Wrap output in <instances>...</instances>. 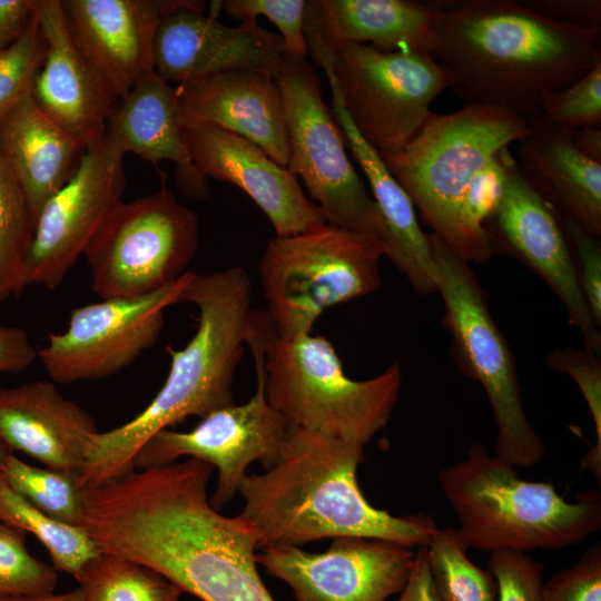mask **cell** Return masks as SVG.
Instances as JSON below:
<instances>
[{
	"label": "cell",
	"instance_id": "ee69618b",
	"mask_svg": "<svg viewBox=\"0 0 601 601\" xmlns=\"http://www.w3.org/2000/svg\"><path fill=\"white\" fill-rule=\"evenodd\" d=\"M35 13V0H0V50L14 43Z\"/></svg>",
	"mask_w": 601,
	"mask_h": 601
},
{
	"label": "cell",
	"instance_id": "7dc6e473",
	"mask_svg": "<svg viewBox=\"0 0 601 601\" xmlns=\"http://www.w3.org/2000/svg\"><path fill=\"white\" fill-rule=\"evenodd\" d=\"M0 601H83L81 590L79 588L61 594H46L37 597H19L6 598Z\"/></svg>",
	"mask_w": 601,
	"mask_h": 601
},
{
	"label": "cell",
	"instance_id": "e575fe53",
	"mask_svg": "<svg viewBox=\"0 0 601 601\" xmlns=\"http://www.w3.org/2000/svg\"><path fill=\"white\" fill-rule=\"evenodd\" d=\"M45 52L46 41L35 10L21 37L0 50V118L32 93Z\"/></svg>",
	"mask_w": 601,
	"mask_h": 601
},
{
	"label": "cell",
	"instance_id": "f546056e",
	"mask_svg": "<svg viewBox=\"0 0 601 601\" xmlns=\"http://www.w3.org/2000/svg\"><path fill=\"white\" fill-rule=\"evenodd\" d=\"M83 601H178L181 590L159 572L100 552L77 579Z\"/></svg>",
	"mask_w": 601,
	"mask_h": 601
},
{
	"label": "cell",
	"instance_id": "44dd1931",
	"mask_svg": "<svg viewBox=\"0 0 601 601\" xmlns=\"http://www.w3.org/2000/svg\"><path fill=\"white\" fill-rule=\"evenodd\" d=\"M35 10L46 52L32 97L52 121L90 147L105 135L119 98L77 47L61 0H35Z\"/></svg>",
	"mask_w": 601,
	"mask_h": 601
},
{
	"label": "cell",
	"instance_id": "8fae6325",
	"mask_svg": "<svg viewBox=\"0 0 601 601\" xmlns=\"http://www.w3.org/2000/svg\"><path fill=\"white\" fill-rule=\"evenodd\" d=\"M289 145L287 168L300 177L328 225L372 237L383 250L382 215L345 151L321 78L306 59L284 53L275 71Z\"/></svg>",
	"mask_w": 601,
	"mask_h": 601
},
{
	"label": "cell",
	"instance_id": "8d00e7d4",
	"mask_svg": "<svg viewBox=\"0 0 601 601\" xmlns=\"http://www.w3.org/2000/svg\"><path fill=\"white\" fill-rule=\"evenodd\" d=\"M213 4L227 17L243 21L266 17L280 32L284 53L306 59L305 17L308 1L305 0H223Z\"/></svg>",
	"mask_w": 601,
	"mask_h": 601
},
{
	"label": "cell",
	"instance_id": "ac0fdd59",
	"mask_svg": "<svg viewBox=\"0 0 601 601\" xmlns=\"http://www.w3.org/2000/svg\"><path fill=\"white\" fill-rule=\"evenodd\" d=\"M205 9L204 1L176 0L161 16L154 39V71L160 78L180 85L244 68L275 75L284 55L279 35L257 20L226 26Z\"/></svg>",
	"mask_w": 601,
	"mask_h": 601
},
{
	"label": "cell",
	"instance_id": "7c38bea8",
	"mask_svg": "<svg viewBox=\"0 0 601 601\" xmlns=\"http://www.w3.org/2000/svg\"><path fill=\"white\" fill-rule=\"evenodd\" d=\"M198 217L165 186L120 201L83 256L101 299L152 293L181 277L198 248Z\"/></svg>",
	"mask_w": 601,
	"mask_h": 601
},
{
	"label": "cell",
	"instance_id": "d590c367",
	"mask_svg": "<svg viewBox=\"0 0 601 601\" xmlns=\"http://www.w3.org/2000/svg\"><path fill=\"white\" fill-rule=\"evenodd\" d=\"M548 365L555 372L566 374L579 386L592 416L597 442L582 459V467L591 471L601 482V363L600 357L572 346L551 352Z\"/></svg>",
	"mask_w": 601,
	"mask_h": 601
},
{
	"label": "cell",
	"instance_id": "5bb4252c",
	"mask_svg": "<svg viewBox=\"0 0 601 601\" xmlns=\"http://www.w3.org/2000/svg\"><path fill=\"white\" fill-rule=\"evenodd\" d=\"M194 272L152 293L108 298L71 311L68 328L50 333L38 352L53 383L109 377L132 364L159 338L165 311L180 303Z\"/></svg>",
	"mask_w": 601,
	"mask_h": 601
},
{
	"label": "cell",
	"instance_id": "8992f818",
	"mask_svg": "<svg viewBox=\"0 0 601 601\" xmlns=\"http://www.w3.org/2000/svg\"><path fill=\"white\" fill-rule=\"evenodd\" d=\"M270 319V318H269ZM397 363L363 381L349 378L324 336L264 337V392L290 426L365 447L383 430L402 387Z\"/></svg>",
	"mask_w": 601,
	"mask_h": 601
},
{
	"label": "cell",
	"instance_id": "f6af8a7d",
	"mask_svg": "<svg viewBox=\"0 0 601 601\" xmlns=\"http://www.w3.org/2000/svg\"><path fill=\"white\" fill-rule=\"evenodd\" d=\"M393 601H439L433 589L424 546L416 548L407 582Z\"/></svg>",
	"mask_w": 601,
	"mask_h": 601
},
{
	"label": "cell",
	"instance_id": "603a6c76",
	"mask_svg": "<svg viewBox=\"0 0 601 601\" xmlns=\"http://www.w3.org/2000/svg\"><path fill=\"white\" fill-rule=\"evenodd\" d=\"M98 432L95 418L61 395L52 381L0 387V435L12 453L79 474Z\"/></svg>",
	"mask_w": 601,
	"mask_h": 601
},
{
	"label": "cell",
	"instance_id": "d6986e66",
	"mask_svg": "<svg viewBox=\"0 0 601 601\" xmlns=\"http://www.w3.org/2000/svg\"><path fill=\"white\" fill-rule=\"evenodd\" d=\"M183 134L199 173L242 189L266 215L276 236L326 224L297 177L254 142L205 125H183Z\"/></svg>",
	"mask_w": 601,
	"mask_h": 601
},
{
	"label": "cell",
	"instance_id": "4dcf8cb0",
	"mask_svg": "<svg viewBox=\"0 0 601 601\" xmlns=\"http://www.w3.org/2000/svg\"><path fill=\"white\" fill-rule=\"evenodd\" d=\"M424 549L439 601H496L493 574L469 559L456 528H439Z\"/></svg>",
	"mask_w": 601,
	"mask_h": 601
},
{
	"label": "cell",
	"instance_id": "74e56055",
	"mask_svg": "<svg viewBox=\"0 0 601 601\" xmlns=\"http://www.w3.org/2000/svg\"><path fill=\"white\" fill-rule=\"evenodd\" d=\"M540 114L570 130L601 126V60L571 86L546 91L541 100Z\"/></svg>",
	"mask_w": 601,
	"mask_h": 601
},
{
	"label": "cell",
	"instance_id": "cb8c5ba5",
	"mask_svg": "<svg viewBox=\"0 0 601 601\" xmlns=\"http://www.w3.org/2000/svg\"><path fill=\"white\" fill-rule=\"evenodd\" d=\"M105 134L125 155L136 154L157 170L164 160L174 162L177 187L186 197H209L208 178L195 166L184 139L176 87L155 71L119 99Z\"/></svg>",
	"mask_w": 601,
	"mask_h": 601
},
{
	"label": "cell",
	"instance_id": "83f0119b",
	"mask_svg": "<svg viewBox=\"0 0 601 601\" xmlns=\"http://www.w3.org/2000/svg\"><path fill=\"white\" fill-rule=\"evenodd\" d=\"M331 91L332 112L353 158L368 180L384 221V256L405 275L416 294L437 292L433 252L427 234L418 226L412 199L391 174L378 151L356 130L335 89L331 87Z\"/></svg>",
	"mask_w": 601,
	"mask_h": 601
},
{
	"label": "cell",
	"instance_id": "2e32d148",
	"mask_svg": "<svg viewBox=\"0 0 601 601\" xmlns=\"http://www.w3.org/2000/svg\"><path fill=\"white\" fill-rule=\"evenodd\" d=\"M506 180L500 204L485 223L492 248L500 246L535 272L564 304L585 352L600 357L601 333L583 295L561 216L522 175L510 148L502 150Z\"/></svg>",
	"mask_w": 601,
	"mask_h": 601
},
{
	"label": "cell",
	"instance_id": "52a82bcc",
	"mask_svg": "<svg viewBox=\"0 0 601 601\" xmlns=\"http://www.w3.org/2000/svg\"><path fill=\"white\" fill-rule=\"evenodd\" d=\"M529 131V120L512 111L464 105L447 115L432 112L405 148L378 154L432 234L461 258L460 210L469 184L503 148Z\"/></svg>",
	"mask_w": 601,
	"mask_h": 601
},
{
	"label": "cell",
	"instance_id": "ffe728a7",
	"mask_svg": "<svg viewBox=\"0 0 601 601\" xmlns=\"http://www.w3.org/2000/svg\"><path fill=\"white\" fill-rule=\"evenodd\" d=\"M176 0H61L77 47L121 99L154 71V39Z\"/></svg>",
	"mask_w": 601,
	"mask_h": 601
},
{
	"label": "cell",
	"instance_id": "d6a6232c",
	"mask_svg": "<svg viewBox=\"0 0 601 601\" xmlns=\"http://www.w3.org/2000/svg\"><path fill=\"white\" fill-rule=\"evenodd\" d=\"M0 472L9 486L49 516L80 526L86 510V490L78 473L38 467L8 455Z\"/></svg>",
	"mask_w": 601,
	"mask_h": 601
},
{
	"label": "cell",
	"instance_id": "c3c4849f",
	"mask_svg": "<svg viewBox=\"0 0 601 601\" xmlns=\"http://www.w3.org/2000/svg\"><path fill=\"white\" fill-rule=\"evenodd\" d=\"M11 453H12L11 450L8 447V445L6 444V442L0 435V467L6 461V459L8 457V455Z\"/></svg>",
	"mask_w": 601,
	"mask_h": 601
},
{
	"label": "cell",
	"instance_id": "277c9868",
	"mask_svg": "<svg viewBox=\"0 0 601 601\" xmlns=\"http://www.w3.org/2000/svg\"><path fill=\"white\" fill-rule=\"evenodd\" d=\"M180 302L197 307L194 336L180 349L166 348L170 356L168 375L145 410L127 423L92 436L79 472L83 487L132 471L137 452L159 431L188 416L203 418L235 404L234 376L254 311L248 274L239 266L194 272Z\"/></svg>",
	"mask_w": 601,
	"mask_h": 601
},
{
	"label": "cell",
	"instance_id": "f35d334b",
	"mask_svg": "<svg viewBox=\"0 0 601 601\" xmlns=\"http://www.w3.org/2000/svg\"><path fill=\"white\" fill-rule=\"evenodd\" d=\"M543 570V564L526 552H490L489 571L496 582V601H540Z\"/></svg>",
	"mask_w": 601,
	"mask_h": 601
},
{
	"label": "cell",
	"instance_id": "30bf717a",
	"mask_svg": "<svg viewBox=\"0 0 601 601\" xmlns=\"http://www.w3.org/2000/svg\"><path fill=\"white\" fill-rule=\"evenodd\" d=\"M436 265V287L460 370L484 388L496 425L494 455L514 467L536 464L545 446L524 411L516 365L495 324L487 298L469 263L427 234Z\"/></svg>",
	"mask_w": 601,
	"mask_h": 601
},
{
	"label": "cell",
	"instance_id": "60d3db41",
	"mask_svg": "<svg viewBox=\"0 0 601 601\" xmlns=\"http://www.w3.org/2000/svg\"><path fill=\"white\" fill-rule=\"evenodd\" d=\"M580 262V284L595 324L601 325V247L597 237L575 223L561 218Z\"/></svg>",
	"mask_w": 601,
	"mask_h": 601
},
{
	"label": "cell",
	"instance_id": "ba28073f",
	"mask_svg": "<svg viewBox=\"0 0 601 601\" xmlns=\"http://www.w3.org/2000/svg\"><path fill=\"white\" fill-rule=\"evenodd\" d=\"M304 32L308 53L324 69L354 127L380 154L405 148L433 112L432 101L450 88L449 75L433 55L356 43L326 46L308 10Z\"/></svg>",
	"mask_w": 601,
	"mask_h": 601
},
{
	"label": "cell",
	"instance_id": "d4e9b609",
	"mask_svg": "<svg viewBox=\"0 0 601 601\" xmlns=\"http://www.w3.org/2000/svg\"><path fill=\"white\" fill-rule=\"evenodd\" d=\"M518 141V166L529 184L559 213L594 237L601 235V164L574 147L572 130L540 111Z\"/></svg>",
	"mask_w": 601,
	"mask_h": 601
},
{
	"label": "cell",
	"instance_id": "4316f807",
	"mask_svg": "<svg viewBox=\"0 0 601 601\" xmlns=\"http://www.w3.org/2000/svg\"><path fill=\"white\" fill-rule=\"evenodd\" d=\"M88 148L43 114L32 93L0 118V154L24 191L35 223L76 174Z\"/></svg>",
	"mask_w": 601,
	"mask_h": 601
},
{
	"label": "cell",
	"instance_id": "1f68e13d",
	"mask_svg": "<svg viewBox=\"0 0 601 601\" xmlns=\"http://www.w3.org/2000/svg\"><path fill=\"white\" fill-rule=\"evenodd\" d=\"M35 227L24 191L0 154V305L26 287Z\"/></svg>",
	"mask_w": 601,
	"mask_h": 601
},
{
	"label": "cell",
	"instance_id": "7bdbcfd3",
	"mask_svg": "<svg viewBox=\"0 0 601 601\" xmlns=\"http://www.w3.org/2000/svg\"><path fill=\"white\" fill-rule=\"evenodd\" d=\"M36 357L37 351L22 328L0 326V373L22 372Z\"/></svg>",
	"mask_w": 601,
	"mask_h": 601
},
{
	"label": "cell",
	"instance_id": "5b68a950",
	"mask_svg": "<svg viewBox=\"0 0 601 601\" xmlns=\"http://www.w3.org/2000/svg\"><path fill=\"white\" fill-rule=\"evenodd\" d=\"M437 479L469 549L561 550L601 528L599 491H581L568 502L552 483L521 479L516 467L479 443Z\"/></svg>",
	"mask_w": 601,
	"mask_h": 601
},
{
	"label": "cell",
	"instance_id": "bcb514c9",
	"mask_svg": "<svg viewBox=\"0 0 601 601\" xmlns=\"http://www.w3.org/2000/svg\"><path fill=\"white\" fill-rule=\"evenodd\" d=\"M572 141L579 152L601 164V126H585L572 130Z\"/></svg>",
	"mask_w": 601,
	"mask_h": 601
},
{
	"label": "cell",
	"instance_id": "484cf974",
	"mask_svg": "<svg viewBox=\"0 0 601 601\" xmlns=\"http://www.w3.org/2000/svg\"><path fill=\"white\" fill-rule=\"evenodd\" d=\"M309 16L326 46L356 43L381 51L433 55L443 11L433 1H309Z\"/></svg>",
	"mask_w": 601,
	"mask_h": 601
},
{
	"label": "cell",
	"instance_id": "7a4b0ae2",
	"mask_svg": "<svg viewBox=\"0 0 601 601\" xmlns=\"http://www.w3.org/2000/svg\"><path fill=\"white\" fill-rule=\"evenodd\" d=\"M435 60L464 105L524 118L546 91L564 89L601 60L600 33L539 16L515 0L437 1Z\"/></svg>",
	"mask_w": 601,
	"mask_h": 601
},
{
	"label": "cell",
	"instance_id": "e0dca14e",
	"mask_svg": "<svg viewBox=\"0 0 601 601\" xmlns=\"http://www.w3.org/2000/svg\"><path fill=\"white\" fill-rule=\"evenodd\" d=\"M414 555V548L388 540L336 538L324 552L270 546L256 561L295 601H387L406 584Z\"/></svg>",
	"mask_w": 601,
	"mask_h": 601
},
{
	"label": "cell",
	"instance_id": "f1b7e54d",
	"mask_svg": "<svg viewBox=\"0 0 601 601\" xmlns=\"http://www.w3.org/2000/svg\"><path fill=\"white\" fill-rule=\"evenodd\" d=\"M0 519L26 533H32L47 548L53 568L76 580L100 553L83 528L58 521L31 505L9 486L1 472Z\"/></svg>",
	"mask_w": 601,
	"mask_h": 601
},
{
	"label": "cell",
	"instance_id": "4fadbf2b",
	"mask_svg": "<svg viewBox=\"0 0 601 601\" xmlns=\"http://www.w3.org/2000/svg\"><path fill=\"white\" fill-rule=\"evenodd\" d=\"M269 323L267 313L254 309L245 339L256 373L252 397L209 413L188 432L159 431L137 452L132 470L169 465L181 456L207 462L218 471L209 503L220 510L238 493L248 465L259 462L268 470L277 462L290 425L264 392V337Z\"/></svg>",
	"mask_w": 601,
	"mask_h": 601
},
{
	"label": "cell",
	"instance_id": "b9f144b4",
	"mask_svg": "<svg viewBox=\"0 0 601 601\" xmlns=\"http://www.w3.org/2000/svg\"><path fill=\"white\" fill-rule=\"evenodd\" d=\"M532 12L550 20L601 32L600 0H522Z\"/></svg>",
	"mask_w": 601,
	"mask_h": 601
},
{
	"label": "cell",
	"instance_id": "7402d4cb",
	"mask_svg": "<svg viewBox=\"0 0 601 601\" xmlns=\"http://www.w3.org/2000/svg\"><path fill=\"white\" fill-rule=\"evenodd\" d=\"M176 87L183 125H205L235 134L287 167L289 145L282 95L272 71L228 70Z\"/></svg>",
	"mask_w": 601,
	"mask_h": 601
},
{
	"label": "cell",
	"instance_id": "3957f363",
	"mask_svg": "<svg viewBox=\"0 0 601 601\" xmlns=\"http://www.w3.org/2000/svg\"><path fill=\"white\" fill-rule=\"evenodd\" d=\"M364 447L289 426L277 462L245 475L240 514L253 525L258 549L302 546L325 538H370L425 546L439 525L423 513L394 515L372 505L357 469Z\"/></svg>",
	"mask_w": 601,
	"mask_h": 601
},
{
	"label": "cell",
	"instance_id": "6da1fadb",
	"mask_svg": "<svg viewBox=\"0 0 601 601\" xmlns=\"http://www.w3.org/2000/svg\"><path fill=\"white\" fill-rule=\"evenodd\" d=\"M213 470L191 457L132 470L91 492L83 529L100 552L149 566L201 601H275L257 570L253 525L209 503Z\"/></svg>",
	"mask_w": 601,
	"mask_h": 601
},
{
	"label": "cell",
	"instance_id": "ab89813d",
	"mask_svg": "<svg viewBox=\"0 0 601 601\" xmlns=\"http://www.w3.org/2000/svg\"><path fill=\"white\" fill-rule=\"evenodd\" d=\"M540 601H601V543L543 581Z\"/></svg>",
	"mask_w": 601,
	"mask_h": 601
},
{
	"label": "cell",
	"instance_id": "9a60e30c",
	"mask_svg": "<svg viewBox=\"0 0 601 601\" xmlns=\"http://www.w3.org/2000/svg\"><path fill=\"white\" fill-rule=\"evenodd\" d=\"M125 154L106 134L41 208L26 262V286L58 287L110 211L122 201Z\"/></svg>",
	"mask_w": 601,
	"mask_h": 601
},
{
	"label": "cell",
	"instance_id": "836d02e7",
	"mask_svg": "<svg viewBox=\"0 0 601 601\" xmlns=\"http://www.w3.org/2000/svg\"><path fill=\"white\" fill-rule=\"evenodd\" d=\"M56 584V569L30 554L26 532L0 519V599L50 594Z\"/></svg>",
	"mask_w": 601,
	"mask_h": 601
},
{
	"label": "cell",
	"instance_id": "9c48e42d",
	"mask_svg": "<svg viewBox=\"0 0 601 601\" xmlns=\"http://www.w3.org/2000/svg\"><path fill=\"white\" fill-rule=\"evenodd\" d=\"M383 256L376 239L327 223L269 239L258 272L275 333L311 334L325 311L375 292Z\"/></svg>",
	"mask_w": 601,
	"mask_h": 601
}]
</instances>
